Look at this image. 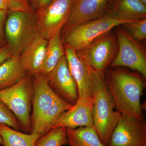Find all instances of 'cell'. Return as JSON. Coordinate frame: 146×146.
<instances>
[{
  "mask_svg": "<svg viewBox=\"0 0 146 146\" xmlns=\"http://www.w3.org/2000/svg\"><path fill=\"white\" fill-rule=\"evenodd\" d=\"M94 100L91 98H78L70 109L63 112L52 127L76 128L80 127H94L93 119Z\"/></svg>",
  "mask_w": 146,
  "mask_h": 146,
  "instance_id": "obj_12",
  "label": "cell"
},
{
  "mask_svg": "<svg viewBox=\"0 0 146 146\" xmlns=\"http://www.w3.org/2000/svg\"><path fill=\"white\" fill-rule=\"evenodd\" d=\"M123 28L134 40L138 42L146 38V19L123 24Z\"/></svg>",
  "mask_w": 146,
  "mask_h": 146,
  "instance_id": "obj_23",
  "label": "cell"
},
{
  "mask_svg": "<svg viewBox=\"0 0 146 146\" xmlns=\"http://www.w3.org/2000/svg\"><path fill=\"white\" fill-rule=\"evenodd\" d=\"M8 11H0V48L7 44L5 34V25Z\"/></svg>",
  "mask_w": 146,
  "mask_h": 146,
  "instance_id": "obj_26",
  "label": "cell"
},
{
  "mask_svg": "<svg viewBox=\"0 0 146 146\" xmlns=\"http://www.w3.org/2000/svg\"><path fill=\"white\" fill-rule=\"evenodd\" d=\"M33 94L32 77L28 75L15 85L0 91V100L12 111L22 131L31 132V111Z\"/></svg>",
  "mask_w": 146,
  "mask_h": 146,
  "instance_id": "obj_3",
  "label": "cell"
},
{
  "mask_svg": "<svg viewBox=\"0 0 146 146\" xmlns=\"http://www.w3.org/2000/svg\"><path fill=\"white\" fill-rule=\"evenodd\" d=\"M104 76L116 110L121 115L143 119L141 97L145 86L146 78L141 74L119 67L108 68Z\"/></svg>",
  "mask_w": 146,
  "mask_h": 146,
  "instance_id": "obj_1",
  "label": "cell"
},
{
  "mask_svg": "<svg viewBox=\"0 0 146 146\" xmlns=\"http://www.w3.org/2000/svg\"><path fill=\"white\" fill-rule=\"evenodd\" d=\"M114 18L108 14L75 27L64 36L63 42L76 51L80 50L98 37L123 24L132 22Z\"/></svg>",
  "mask_w": 146,
  "mask_h": 146,
  "instance_id": "obj_5",
  "label": "cell"
},
{
  "mask_svg": "<svg viewBox=\"0 0 146 146\" xmlns=\"http://www.w3.org/2000/svg\"><path fill=\"white\" fill-rule=\"evenodd\" d=\"M118 42L116 33L111 31L92 41L77 52L94 70L104 74L117 52Z\"/></svg>",
  "mask_w": 146,
  "mask_h": 146,
  "instance_id": "obj_7",
  "label": "cell"
},
{
  "mask_svg": "<svg viewBox=\"0 0 146 146\" xmlns=\"http://www.w3.org/2000/svg\"><path fill=\"white\" fill-rule=\"evenodd\" d=\"M106 14L128 21L146 19V5L140 0H116Z\"/></svg>",
  "mask_w": 146,
  "mask_h": 146,
  "instance_id": "obj_16",
  "label": "cell"
},
{
  "mask_svg": "<svg viewBox=\"0 0 146 146\" xmlns=\"http://www.w3.org/2000/svg\"><path fill=\"white\" fill-rule=\"evenodd\" d=\"M68 144L70 146H105L94 127L66 128Z\"/></svg>",
  "mask_w": 146,
  "mask_h": 146,
  "instance_id": "obj_19",
  "label": "cell"
},
{
  "mask_svg": "<svg viewBox=\"0 0 146 146\" xmlns=\"http://www.w3.org/2000/svg\"><path fill=\"white\" fill-rule=\"evenodd\" d=\"M48 42V40L39 35L19 56L21 65L31 76L41 74Z\"/></svg>",
  "mask_w": 146,
  "mask_h": 146,
  "instance_id": "obj_15",
  "label": "cell"
},
{
  "mask_svg": "<svg viewBox=\"0 0 146 146\" xmlns=\"http://www.w3.org/2000/svg\"><path fill=\"white\" fill-rule=\"evenodd\" d=\"M32 78L33 94L31 125L42 114L61 100L49 85L46 75L38 74L32 77Z\"/></svg>",
  "mask_w": 146,
  "mask_h": 146,
  "instance_id": "obj_13",
  "label": "cell"
},
{
  "mask_svg": "<svg viewBox=\"0 0 146 146\" xmlns=\"http://www.w3.org/2000/svg\"><path fill=\"white\" fill-rule=\"evenodd\" d=\"M0 124L22 131L20 123L16 116L3 102L0 100Z\"/></svg>",
  "mask_w": 146,
  "mask_h": 146,
  "instance_id": "obj_24",
  "label": "cell"
},
{
  "mask_svg": "<svg viewBox=\"0 0 146 146\" xmlns=\"http://www.w3.org/2000/svg\"><path fill=\"white\" fill-rule=\"evenodd\" d=\"M32 12L26 0H0V11Z\"/></svg>",
  "mask_w": 146,
  "mask_h": 146,
  "instance_id": "obj_25",
  "label": "cell"
},
{
  "mask_svg": "<svg viewBox=\"0 0 146 146\" xmlns=\"http://www.w3.org/2000/svg\"><path fill=\"white\" fill-rule=\"evenodd\" d=\"M60 33V31L58 32L48 40L41 74L46 75L50 73L60 58L65 55V48Z\"/></svg>",
  "mask_w": 146,
  "mask_h": 146,
  "instance_id": "obj_20",
  "label": "cell"
},
{
  "mask_svg": "<svg viewBox=\"0 0 146 146\" xmlns=\"http://www.w3.org/2000/svg\"><path fill=\"white\" fill-rule=\"evenodd\" d=\"M73 105L60 100L42 114L31 125V132L42 136L51 129L54 123L61 114L70 109Z\"/></svg>",
  "mask_w": 146,
  "mask_h": 146,
  "instance_id": "obj_18",
  "label": "cell"
},
{
  "mask_svg": "<svg viewBox=\"0 0 146 146\" xmlns=\"http://www.w3.org/2000/svg\"><path fill=\"white\" fill-rule=\"evenodd\" d=\"M46 76L49 85L58 96L73 105L76 102L78 98V89L69 70L65 55Z\"/></svg>",
  "mask_w": 146,
  "mask_h": 146,
  "instance_id": "obj_10",
  "label": "cell"
},
{
  "mask_svg": "<svg viewBox=\"0 0 146 146\" xmlns=\"http://www.w3.org/2000/svg\"><path fill=\"white\" fill-rule=\"evenodd\" d=\"M32 1L35 7L38 10L48 5L52 0H32Z\"/></svg>",
  "mask_w": 146,
  "mask_h": 146,
  "instance_id": "obj_28",
  "label": "cell"
},
{
  "mask_svg": "<svg viewBox=\"0 0 146 146\" xmlns=\"http://www.w3.org/2000/svg\"><path fill=\"white\" fill-rule=\"evenodd\" d=\"M26 1H27L29 3V0H26Z\"/></svg>",
  "mask_w": 146,
  "mask_h": 146,
  "instance_id": "obj_32",
  "label": "cell"
},
{
  "mask_svg": "<svg viewBox=\"0 0 146 146\" xmlns=\"http://www.w3.org/2000/svg\"><path fill=\"white\" fill-rule=\"evenodd\" d=\"M64 48L69 70L77 85L78 98L93 97L92 84L86 62L74 49L67 46Z\"/></svg>",
  "mask_w": 146,
  "mask_h": 146,
  "instance_id": "obj_14",
  "label": "cell"
},
{
  "mask_svg": "<svg viewBox=\"0 0 146 146\" xmlns=\"http://www.w3.org/2000/svg\"><path fill=\"white\" fill-rule=\"evenodd\" d=\"M3 145V140L2 138H1V135H0V145Z\"/></svg>",
  "mask_w": 146,
  "mask_h": 146,
  "instance_id": "obj_29",
  "label": "cell"
},
{
  "mask_svg": "<svg viewBox=\"0 0 146 146\" xmlns=\"http://www.w3.org/2000/svg\"><path fill=\"white\" fill-rule=\"evenodd\" d=\"M68 145L67 130L65 127L51 129L38 138L35 146H63Z\"/></svg>",
  "mask_w": 146,
  "mask_h": 146,
  "instance_id": "obj_22",
  "label": "cell"
},
{
  "mask_svg": "<svg viewBox=\"0 0 146 146\" xmlns=\"http://www.w3.org/2000/svg\"><path fill=\"white\" fill-rule=\"evenodd\" d=\"M74 0H52L48 5L37 10L35 21L39 34L48 40L61 31L68 22Z\"/></svg>",
  "mask_w": 146,
  "mask_h": 146,
  "instance_id": "obj_8",
  "label": "cell"
},
{
  "mask_svg": "<svg viewBox=\"0 0 146 146\" xmlns=\"http://www.w3.org/2000/svg\"><path fill=\"white\" fill-rule=\"evenodd\" d=\"M140 1H141L143 3H144V4L145 5H146V0H140Z\"/></svg>",
  "mask_w": 146,
  "mask_h": 146,
  "instance_id": "obj_30",
  "label": "cell"
},
{
  "mask_svg": "<svg viewBox=\"0 0 146 146\" xmlns=\"http://www.w3.org/2000/svg\"><path fill=\"white\" fill-rule=\"evenodd\" d=\"M111 0H74L68 22L60 33L64 35L75 27L101 18L108 12Z\"/></svg>",
  "mask_w": 146,
  "mask_h": 146,
  "instance_id": "obj_11",
  "label": "cell"
},
{
  "mask_svg": "<svg viewBox=\"0 0 146 146\" xmlns=\"http://www.w3.org/2000/svg\"><path fill=\"white\" fill-rule=\"evenodd\" d=\"M5 34L13 56H19L24 49L39 35L35 16L32 12L8 11Z\"/></svg>",
  "mask_w": 146,
  "mask_h": 146,
  "instance_id": "obj_4",
  "label": "cell"
},
{
  "mask_svg": "<svg viewBox=\"0 0 146 146\" xmlns=\"http://www.w3.org/2000/svg\"><path fill=\"white\" fill-rule=\"evenodd\" d=\"M28 75L19 56H13L0 65V91L15 85Z\"/></svg>",
  "mask_w": 146,
  "mask_h": 146,
  "instance_id": "obj_17",
  "label": "cell"
},
{
  "mask_svg": "<svg viewBox=\"0 0 146 146\" xmlns=\"http://www.w3.org/2000/svg\"><path fill=\"white\" fill-rule=\"evenodd\" d=\"M118 49L110 65L111 68L125 67L136 70L146 77V54L143 47L134 40L123 28L116 27Z\"/></svg>",
  "mask_w": 146,
  "mask_h": 146,
  "instance_id": "obj_6",
  "label": "cell"
},
{
  "mask_svg": "<svg viewBox=\"0 0 146 146\" xmlns=\"http://www.w3.org/2000/svg\"><path fill=\"white\" fill-rule=\"evenodd\" d=\"M111 1H112L114 2H115V1H116V0H111Z\"/></svg>",
  "mask_w": 146,
  "mask_h": 146,
  "instance_id": "obj_31",
  "label": "cell"
},
{
  "mask_svg": "<svg viewBox=\"0 0 146 146\" xmlns=\"http://www.w3.org/2000/svg\"><path fill=\"white\" fill-rule=\"evenodd\" d=\"M107 146H146L144 118L139 119L121 115Z\"/></svg>",
  "mask_w": 146,
  "mask_h": 146,
  "instance_id": "obj_9",
  "label": "cell"
},
{
  "mask_svg": "<svg viewBox=\"0 0 146 146\" xmlns=\"http://www.w3.org/2000/svg\"><path fill=\"white\" fill-rule=\"evenodd\" d=\"M86 63L92 84L94 127L102 143L107 146L121 114L115 110V102L106 82L104 74L95 70Z\"/></svg>",
  "mask_w": 146,
  "mask_h": 146,
  "instance_id": "obj_2",
  "label": "cell"
},
{
  "mask_svg": "<svg viewBox=\"0 0 146 146\" xmlns=\"http://www.w3.org/2000/svg\"><path fill=\"white\" fill-rule=\"evenodd\" d=\"M13 56V52L7 44L0 48V65Z\"/></svg>",
  "mask_w": 146,
  "mask_h": 146,
  "instance_id": "obj_27",
  "label": "cell"
},
{
  "mask_svg": "<svg viewBox=\"0 0 146 146\" xmlns=\"http://www.w3.org/2000/svg\"><path fill=\"white\" fill-rule=\"evenodd\" d=\"M0 135L4 146H35L39 134L26 133L0 124Z\"/></svg>",
  "mask_w": 146,
  "mask_h": 146,
  "instance_id": "obj_21",
  "label": "cell"
}]
</instances>
